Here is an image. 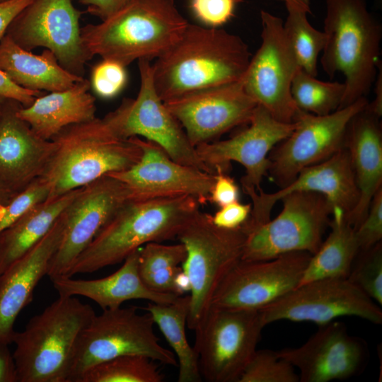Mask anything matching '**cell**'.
Segmentation results:
<instances>
[{"label": "cell", "instance_id": "8992f818", "mask_svg": "<svg viewBox=\"0 0 382 382\" xmlns=\"http://www.w3.org/2000/svg\"><path fill=\"white\" fill-rule=\"evenodd\" d=\"M96 313L75 296H59L16 332L18 382H67L78 337Z\"/></svg>", "mask_w": 382, "mask_h": 382}, {"label": "cell", "instance_id": "8fae6325", "mask_svg": "<svg viewBox=\"0 0 382 382\" xmlns=\"http://www.w3.org/2000/svg\"><path fill=\"white\" fill-rule=\"evenodd\" d=\"M138 67V94L135 98H125L117 109L104 117L109 125L120 137H142L160 146L176 162L213 173L158 95L151 61L139 59Z\"/></svg>", "mask_w": 382, "mask_h": 382}, {"label": "cell", "instance_id": "ab89813d", "mask_svg": "<svg viewBox=\"0 0 382 382\" xmlns=\"http://www.w3.org/2000/svg\"><path fill=\"white\" fill-rule=\"evenodd\" d=\"M359 250H367L382 239V187L373 197L367 213L354 230Z\"/></svg>", "mask_w": 382, "mask_h": 382}, {"label": "cell", "instance_id": "cb8c5ba5", "mask_svg": "<svg viewBox=\"0 0 382 382\" xmlns=\"http://www.w3.org/2000/svg\"><path fill=\"white\" fill-rule=\"evenodd\" d=\"M62 232L61 214L48 233L0 275V346L13 343L16 320L32 301L34 289L40 280L47 275Z\"/></svg>", "mask_w": 382, "mask_h": 382}, {"label": "cell", "instance_id": "681fc988", "mask_svg": "<svg viewBox=\"0 0 382 382\" xmlns=\"http://www.w3.org/2000/svg\"><path fill=\"white\" fill-rule=\"evenodd\" d=\"M174 285L176 294L181 296L185 292L190 291L191 289L190 281L187 274L183 270H180L174 278Z\"/></svg>", "mask_w": 382, "mask_h": 382}, {"label": "cell", "instance_id": "c3c4849f", "mask_svg": "<svg viewBox=\"0 0 382 382\" xmlns=\"http://www.w3.org/2000/svg\"><path fill=\"white\" fill-rule=\"evenodd\" d=\"M381 66L380 71H377L376 76L374 81V92L375 98L371 103H368V108L377 116L382 115V71Z\"/></svg>", "mask_w": 382, "mask_h": 382}, {"label": "cell", "instance_id": "9a60e30c", "mask_svg": "<svg viewBox=\"0 0 382 382\" xmlns=\"http://www.w3.org/2000/svg\"><path fill=\"white\" fill-rule=\"evenodd\" d=\"M81 12L71 0H32L13 20L6 35L21 47L51 50L59 64L81 77L89 61L82 46Z\"/></svg>", "mask_w": 382, "mask_h": 382}, {"label": "cell", "instance_id": "1f68e13d", "mask_svg": "<svg viewBox=\"0 0 382 382\" xmlns=\"http://www.w3.org/2000/svg\"><path fill=\"white\" fill-rule=\"evenodd\" d=\"M185 257L186 249L180 242L177 244L148 243L139 249V274L149 289L158 293L176 294L174 278L182 270L180 265Z\"/></svg>", "mask_w": 382, "mask_h": 382}, {"label": "cell", "instance_id": "2e32d148", "mask_svg": "<svg viewBox=\"0 0 382 382\" xmlns=\"http://www.w3.org/2000/svg\"><path fill=\"white\" fill-rule=\"evenodd\" d=\"M132 199L127 187L107 175L82 187L62 214L63 232L47 275L66 277L78 256L114 214Z\"/></svg>", "mask_w": 382, "mask_h": 382}, {"label": "cell", "instance_id": "9c48e42d", "mask_svg": "<svg viewBox=\"0 0 382 382\" xmlns=\"http://www.w3.org/2000/svg\"><path fill=\"white\" fill-rule=\"evenodd\" d=\"M282 209L273 219L243 228L245 233L242 260H270L293 252L315 253L330 221L332 207L326 197L313 192H292L284 196Z\"/></svg>", "mask_w": 382, "mask_h": 382}, {"label": "cell", "instance_id": "4dcf8cb0", "mask_svg": "<svg viewBox=\"0 0 382 382\" xmlns=\"http://www.w3.org/2000/svg\"><path fill=\"white\" fill-rule=\"evenodd\" d=\"M190 301V295H181L170 303L149 301L144 308L174 352L178 366V382L202 381L197 353L189 344L185 332Z\"/></svg>", "mask_w": 382, "mask_h": 382}, {"label": "cell", "instance_id": "ffe728a7", "mask_svg": "<svg viewBox=\"0 0 382 382\" xmlns=\"http://www.w3.org/2000/svg\"><path fill=\"white\" fill-rule=\"evenodd\" d=\"M133 137L141 149L139 161L109 175L127 187L132 199L189 195L200 204L209 201L215 174L178 163L156 143Z\"/></svg>", "mask_w": 382, "mask_h": 382}, {"label": "cell", "instance_id": "484cf974", "mask_svg": "<svg viewBox=\"0 0 382 382\" xmlns=\"http://www.w3.org/2000/svg\"><path fill=\"white\" fill-rule=\"evenodd\" d=\"M139 249L131 253L123 265L109 276L96 279L60 277L52 280L53 286L59 296H82L95 301L103 310L120 307L130 300L161 303L173 301L178 295L155 292L141 280L138 270Z\"/></svg>", "mask_w": 382, "mask_h": 382}, {"label": "cell", "instance_id": "74e56055", "mask_svg": "<svg viewBox=\"0 0 382 382\" xmlns=\"http://www.w3.org/2000/svg\"><path fill=\"white\" fill-rule=\"evenodd\" d=\"M125 66L109 59H103L91 71V86L103 98L116 96L125 86L127 75Z\"/></svg>", "mask_w": 382, "mask_h": 382}, {"label": "cell", "instance_id": "7bdbcfd3", "mask_svg": "<svg viewBox=\"0 0 382 382\" xmlns=\"http://www.w3.org/2000/svg\"><path fill=\"white\" fill-rule=\"evenodd\" d=\"M239 187L226 173L217 172L212 185L209 202L219 207L238 201Z\"/></svg>", "mask_w": 382, "mask_h": 382}, {"label": "cell", "instance_id": "5b68a950", "mask_svg": "<svg viewBox=\"0 0 382 382\" xmlns=\"http://www.w3.org/2000/svg\"><path fill=\"white\" fill-rule=\"evenodd\" d=\"M325 4L320 64L330 79L337 73L345 77L341 108L366 98L372 88L380 65L382 30L365 0H325Z\"/></svg>", "mask_w": 382, "mask_h": 382}, {"label": "cell", "instance_id": "6da1fadb", "mask_svg": "<svg viewBox=\"0 0 382 382\" xmlns=\"http://www.w3.org/2000/svg\"><path fill=\"white\" fill-rule=\"evenodd\" d=\"M251 54L238 35L218 28L190 24L152 66L156 91L164 102L241 80Z\"/></svg>", "mask_w": 382, "mask_h": 382}, {"label": "cell", "instance_id": "f907efd6", "mask_svg": "<svg viewBox=\"0 0 382 382\" xmlns=\"http://www.w3.org/2000/svg\"><path fill=\"white\" fill-rule=\"evenodd\" d=\"M16 194V192L0 182V219L4 213L6 206Z\"/></svg>", "mask_w": 382, "mask_h": 382}, {"label": "cell", "instance_id": "60d3db41", "mask_svg": "<svg viewBox=\"0 0 382 382\" xmlns=\"http://www.w3.org/2000/svg\"><path fill=\"white\" fill-rule=\"evenodd\" d=\"M241 0H191V8L196 18L210 28L226 23L233 16Z\"/></svg>", "mask_w": 382, "mask_h": 382}, {"label": "cell", "instance_id": "4fadbf2b", "mask_svg": "<svg viewBox=\"0 0 382 382\" xmlns=\"http://www.w3.org/2000/svg\"><path fill=\"white\" fill-rule=\"evenodd\" d=\"M366 98L325 115L301 111L291 133L269 155L268 174L279 187L291 183L304 168L320 163L345 147L348 126L368 103Z\"/></svg>", "mask_w": 382, "mask_h": 382}, {"label": "cell", "instance_id": "44dd1931", "mask_svg": "<svg viewBox=\"0 0 382 382\" xmlns=\"http://www.w3.org/2000/svg\"><path fill=\"white\" fill-rule=\"evenodd\" d=\"M313 192L324 195L332 207L345 213L346 220L355 208L359 191L347 148L328 159L303 169L288 185L268 193L253 191L247 195L252 201L250 216L244 226L250 228L270 219L274 204L292 192Z\"/></svg>", "mask_w": 382, "mask_h": 382}, {"label": "cell", "instance_id": "83f0119b", "mask_svg": "<svg viewBox=\"0 0 382 382\" xmlns=\"http://www.w3.org/2000/svg\"><path fill=\"white\" fill-rule=\"evenodd\" d=\"M0 70L16 85L32 91H63L83 79L64 69L51 50L35 54L7 35L0 41Z\"/></svg>", "mask_w": 382, "mask_h": 382}, {"label": "cell", "instance_id": "7402d4cb", "mask_svg": "<svg viewBox=\"0 0 382 382\" xmlns=\"http://www.w3.org/2000/svg\"><path fill=\"white\" fill-rule=\"evenodd\" d=\"M299 371L301 382H329L355 375L366 359L362 341L351 335L345 325L331 321L318 330L301 346L277 351Z\"/></svg>", "mask_w": 382, "mask_h": 382}, {"label": "cell", "instance_id": "ac0fdd59", "mask_svg": "<svg viewBox=\"0 0 382 382\" xmlns=\"http://www.w3.org/2000/svg\"><path fill=\"white\" fill-rule=\"evenodd\" d=\"M248 127L232 137L199 144L195 147L202 161L214 174L226 173L231 162L242 165L245 173L241 183L245 195L262 190L261 183L268 174L269 155L295 127L274 118L257 105Z\"/></svg>", "mask_w": 382, "mask_h": 382}, {"label": "cell", "instance_id": "f546056e", "mask_svg": "<svg viewBox=\"0 0 382 382\" xmlns=\"http://www.w3.org/2000/svg\"><path fill=\"white\" fill-rule=\"evenodd\" d=\"M331 216L328 236L311 255L299 285L321 279L347 278L349 275L359 251L355 231L341 209H333Z\"/></svg>", "mask_w": 382, "mask_h": 382}, {"label": "cell", "instance_id": "f5cc1de1", "mask_svg": "<svg viewBox=\"0 0 382 382\" xmlns=\"http://www.w3.org/2000/svg\"><path fill=\"white\" fill-rule=\"evenodd\" d=\"M3 99H4V98L0 97V112H1V105H2Z\"/></svg>", "mask_w": 382, "mask_h": 382}, {"label": "cell", "instance_id": "d6a6232c", "mask_svg": "<svg viewBox=\"0 0 382 382\" xmlns=\"http://www.w3.org/2000/svg\"><path fill=\"white\" fill-rule=\"evenodd\" d=\"M285 4L287 16L283 24L284 29L299 66L308 74L316 76L318 57L325 43V33L311 25L306 10L294 3Z\"/></svg>", "mask_w": 382, "mask_h": 382}, {"label": "cell", "instance_id": "3957f363", "mask_svg": "<svg viewBox=\"0 0 382 382\" xmlns=\"http://www.w3.org/2000/svg\"><path fill=\"white\" fill-rule=\"evenodd\" d=\"M174 0H132L98 24L81 28L84 52L127 66L156 59L180 37L187 25Z\"/></svg>", "mask_w": 382, "mask_h": 382}, {"label": "cell", "instance_id": "d6986e66", "mask_svg": "<svg viewBox=\"0 0 382 382\" xmlns=\"http://www.w3.org/2000/svg\"><path fill=\"white\" fill-rule=\"evenodd\" d=\"M163 103L195 147L248 124L257 105L246 93L242 79Z\"/></svg>", "mask_w": 382, "mask_h": 382}, {"label": "cell", "instance_id": "f6af8a7d", "mask_svg": "<svg viewBox=\"0 0 382 382\" xmlns=\"http://www.w3.org/2000/svg\"><path fill=\"white\" fill-rule=\"evenodd\" d=\"M87 8V12L100 18H107L132 0H78Z\"/></svg>", "mask_w": 382, "mask_h": 382}, {"label": "cell", "instance_id": "ee69618b", "mask_svg": "<svg viewBox=\"0 0 382 382\" xmlns=\"http://www.w3.org/2000/svg\"><path fill=\"white\" fill-rule=\"evenodd\" d=\"M44 93L43 91L28 90L16 85L0 70V97L16 100L23 107H28Z\"/></svg>", "mask_w": 382, "mask_h": 382}, {"label": "cell", "instance_id": "7a4b0ae2", "mask_svg": "<svg viewBox=\"0 0 382 382\" xmlns=\"http://www.w3.org/2000/svg\"><path fill=\"white\" fill-rule=\"evenodd\" d=\"M199 205L189 195L129 200L78 256L66 277L120 263L148 243L177 238Z\"/></svg>", "mask_w": 382, "mask_h": 382}, {"label": "cell", "instance_id": "5bb4252c", "mask_svg": "<svg viewBox=\"0 0 382 382\" xmlns=\"http://www.w3.org/2000/svg\"><path fill=\"white\" fill-rule=\"evenodd\" d=\"M379 306L347 278H327L300 284L258 311L265 325L282 320L322 325L342 316L381 324Z\"/></svg>", "mask_w": 382, "mask_h": 382}, {"label": "cell", "instance_id": "e575fe53", "mask_svg": "<svg viewBox=\"0 0 382 382\" xmlns=\"http://www.w3.org/2000/svg\"><path fill=\"white\" fill-rule=\"evenodd\" d=\"M154 361L143 355L120 356L88 369L76 382H161Z\"/></svg>", "mask_w": 382, "mask_h": 382}, {"label": "cell", "instance_id": "ba28073f", "mask_svg": "<svg viewBox=\"0 0 382 382\" xmlns=\"http://www.w3.org/2000/svg\"><path fill=\"white\" fill-rule=\"evenodd\" d=\"M149 313L136 307L105 309L93 316L76 340L67 382H76L88 369L128 354L143 355L155 361L178 366L174 353L163 347Z\"/></svg>", "mask_w": 382, "mask_h": 382}, {"label": "cell", "instance_id": "7dc6e473", "mask_svg": "<svg viewBox=\"0 0 382 382\" xmlns=\"http://www.w3.org/2000/svg\"><path fill=\"white\" fill-rule=\"evenodd\" d=\"M0 382H18L16 368L8 345L0 346Z\"/></svg>", "mask_w": 382, "mask_h": 382}, {"label": "cell", "instance_id": "836d02e7", "mask_svg": "<svg viewBox=\"0 0 382 382\" xmlns=\"http://www.w3.org/2000/svg\"><path fill=\"white\" fill-rule=\"evenodd\" d=\"M345 91L344 83L323 81L300 67L294 76L291 93L302 111L316 115L330 114L340 108Z\"/></svg>", "mask_w": 382, "mask_h": 382}, {"label": "cell", "instance_id": "f35d334b", "mask_svg": "<svg viewBox=\"0 0 382 382\" xmlns=\"http://www.w3.org/2000/svg\"><path fill=\"white\" fill-rule=\"evenodd\" d=\"M47 197L48 189L39 178L17 193L8 204L0 219V233L35 205L45 201Z\"/></svg>", "mask_w": 382, "mask_h": 382}, {"label": "cell", "instance_id": "603a6c76", "mask_svg": "<svg viewBox=\"0 0 382 382\" xmlns=\"http://www.w3.org/2000/svg\"><path fill=\"white\" fill-rule=\"evenodd\" d=\"M21 105L4 98L0 112V182L16 193L41 176L54 150L18 116Z\"/></svg>", "mask_w": 382, "mask_h": 382}, {"label": "cell", "instance_id": "277c9868", "mask_svg": "<svg viewBox=\"0 0 382 382\" xmlns=\"http://www.w3.org/2000/svg\"><path fill=\"white\" fill-rule=\"evenodd\" d=\"M51 140L54 150L39 178L48 189L45 201L125 170L141 155L134 137H120L104 117L69 125Z\"/></svg>", "mask_w": 382, "mask_h": 382}, {"label": "cell", "instance_id": "8d00e7d4", "mask_svg": "<svg viewBox=\"0 0 382 382\" xmlns=\"http://www.w3.org/2000/svg\"><path fill=\"white\" fill-rule=\"evenodd\" d=\"M294 369L277 351L256 349L238 382H298Z\"/></svg>", "mask_w": 382, "mask_h": 382}, {"label": "cell", "instance_id": "d4e9b609", "mask_svg": "<svg viewBox=\"0 0 382 382\" xmlns=\"http://www.w3.org/2000/svg\"><path fill=\"white\" fill-rule=\"evenodd\" d=\"M380 118L366 105L354 116L347 131L345 146L349 154L359 191L357 205L347 219L354 230L365 217L373 197L382 187Z\"/></svg>", "mask_w": 382, "mask_h": 382}, {"label": "cell", "instance_id": "816d5d0a", "mask_svg": "<svg viewBox=\"0 0 382 382\" xmlns=\"http://www.w3.org/2000/svg\"><path fill=\"white\" fill-rule=\"evenodd\" d=\"M283 1L285 3L291 2L297 4L304 10H306L308 13H311V6L310 3L311 0H278Z\"/></svg>", "mask_w": 382, "mask_h": 382}, {"label": "cell", "instance_id": "4316f807", "mask_svg": "<svg viewBox=\"0 0 382 382\" xmlns=\"http://www.w3.org/2000/svg\"><path fill=\"white\" fill-rule=\"evenodd\" d=\"M90 88V81L83 78L66 90L44 93L28 107L21 105L17 115L39 137L51 140L64 128L96 117Z\"/></svg>", "mask_w": 382, "mask_h": 382}, {"label": "cell", "instance_id": "52a82bcc", "mask_svg": "<svg viewBox=\"0 0 382 382\" xmlns=\"http://www.w3.org/2000/svg\"><path fill=\"white\" fill-rule=\"evenodd\" d=\"M177 239L186 249L183 270L190 289L189 329L195 330L207 314L219 286L242 258L245 233L243 227L216 226L209 214L197 211L179 232Z\"/></svg>", "mask_w": 382, "mask_h": 382}, {"label": "cell", "instance_id": "db71d44e", "mask_svg": "<svg viewBox=\"0 0 382 382\" xmlns=\"http://www.w3.org/2000/svg\"><path fill=\"white\" fill-rule=\"evenodd\" d=\"M8 1V0H0V2H3V1Z\"/></svg>", "mask_w": 382, "mask_h": 382}, {"label": "cell", "instance_id": "d590c367", "mask_svg": "<svg viewBox=\"0 0 382 382\" xmlns=\"http://www.w3.org/2000/svg\"><path fill=\"white\" fill-rule=\"evenodd\" d=\"M347 279L377 304L382 305L381 242L359 251Z\"/></svg>", "mask_w": 382, "mask_h": 382}, {"label": "cell", "instance_id": "f1b7e54d", "mask_svg": "<svg viewBox=\"0 0 382 382\" xmlns=\"http://www.w3.org/2000/svg\"><path fill=\"white\" fill-rule=\"evenodd\" d=\"M81 188L35 205L0 233V275L48 233Z\"/></svg>", "mask_w": 382, "mask_h": 382}, {"label": "cell", "instance_id": "bcb514c9", "mask_svg": "<svg viewBox=\"0 0 382 382\" xmlns=\"http://www.w3.org/2000/svg\"><path fill=\"white\" fill-rule=\"evenodd\" d=\"M32 0H8L0 2V41L16 16Z\"/></svg>", "mask_w": 382, "mask_h": 382}, {"label": "cell", "instance_id": "b9f144b4", "mask_svg": "<svg viewBox=\"0 0 382 382\" xmlns=\"http://www.w3.org/2000/svg\"><path fill=\"white\" fill-rule=\"evenodd\" d=\"M219 208L212 215L213 223L219 228L236 229L241 227L247 221L252 205L236 201Z\"/></svg>", "mask_w": 382, "mask_h": 382}, {"label": "cell", "instance_id": "e0dca14e", "mask_svg": "<svg viewBox=\"0 0 382 382\" xmlns=\"http://www.w3.org/2000/svg\"><path fill=\"white\" fill-rule=\"evenodd\" d=\"M311 256L293 252L270 260H240L219 286L210 308L261 309L299 284Z\"/></svg>", "mask_w": 382, "mask_h": 382}, {"label": "cell", "instance_id": "30bf717a", "mask_svg": "<svg viewBox=\"0 0 382 382\" xmlns=\"http://www.w3.org/2000/svg\"><path fill=\"white\" fill-rule=\"evenodd\" d=\"M265 326L258 310L210 308L195 330L202 381L238 382Z\"/></svg>", "mask_w": 382, "mask_h": 382}, {"label": "cell", "instance_id": "7c38bea8", "mask_svg": "<svg viewBox=\"0 0 382 382\" xmlns=\"http://www.w3.org/2000/svg\"><path fill=\"white\" fill-rule=\"evenodd\" d=\"M260 18L262 42L242 78L243 86L248 96L274 118L294 123L301 111L291 93L299 66L282 18L263 10Z\"/></svg>", "mask_w": 382, "mask_h": 382}]
</instances>
